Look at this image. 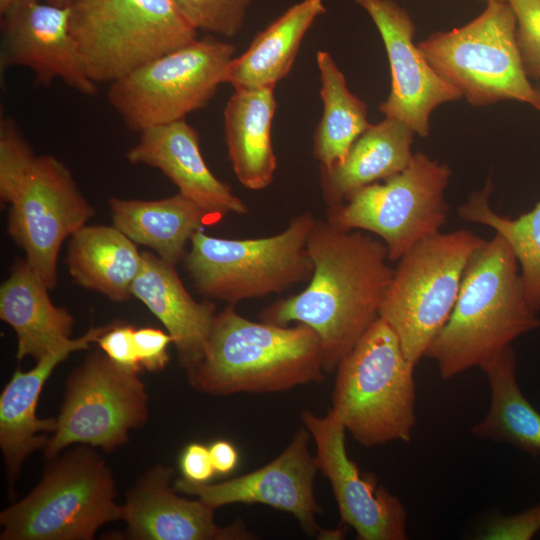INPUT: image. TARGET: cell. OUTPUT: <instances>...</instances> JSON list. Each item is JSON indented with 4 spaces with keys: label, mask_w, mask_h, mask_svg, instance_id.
<instances>
[{
    "label": "cell",
    "mask_w": 540,
    "mask_h": 540,
    "mask_svg": "<svg viewBox=\"0 0 540 540\" xmlns=\"http://www.w3.org/2000/svg\"><path fill=\"white\" fill-rule=\"evenodd\" d=\"M307 250L314 265L307 287L265 308L260 318L312 328L321 341L324 371L331 373L379 317L394 269L383 241L327 220H316Z\"/></svg>",
    "instance_id": "1"
},
{
    "label": "cell",
    "mask_w": 540,
    "mask_h": 540,
    "mask_svg": "<svg viewBox=\"0 0 540 540\" xmlns=\"http://www.w3.org/2000/svg\"><path fill=\"white\" fill-rule=\"evenodd\" d=\"M528 304L518 262L499 234L472 254L445 325L429 345L442 379L473 368L483 369L519 336L540 328Z\"/></svg>",
    "instance_id": "2"
},
{
    "label": "cell",
    "mask_w": 540,
    "mask_h": 540,
    "mask_svg": "<svg viewBox=\"0 0 540 540\" xmlns=\"http://www.w3.org/2000/svg\"><path fill=\"white\" fill-rule=\"evenodd\" d=\"M0 199L8 206L9 236L47 288H54L64 240L95 210L69 168L54 156L36 154L10 117L0 121Z\"/></svg>",
    "instance_id": "3"
},
{
    "label": "cell",
    "mask_w": 540,
    "mask_h": 540,
    "mask_svg": "<svg viewBox=\"0 0 540 540\" xmlns=\"http://www.w3.org/2000/svg\"><path fill=\"white\" fill-rule=\"evenodd\" d=\"M324 373L312 328L254 322L229 304L216 314L203 357L187 377L199 392L226 396L283 392L320 383Z\"/></svg>",
    "instance_id": "4"
},
{
    "label": "cell",
    "mask_w": 540,
    "mask_h": 540,
    "mask_svg": "<svg viewBox=\"0 0 540 540\" xmlns=\"http://www.w3.org/2000/svg\"><path fill=\"white\" fill-rule=\"evenodd\" d=\"M415 365L381 317L339 363L331 409L363 447L411 440L416 424Z\"/></svg>",
    "instance_id": "5"
},
{
    "label": "cell",
    "mask_w": 540,
    "mask_h": 540,
    "mask_svg": "<svg viewBox=\"0 0 540 540\" xmlns=\"http://www.w3.org/2000/svg\"><path fill=\"white\" fill-rule=\"evenodd\" d=\"M50 461L36 487L0 513L1 540H91L123 519L112 472L94 447L78 444Z\"/></svg>",
    "instance_id": "6"
},
{
    "label": "cell",
    "mask_w": 540,
    "mask_h": 540,
    "mask_svg": "<svg viewBox=\"0 0 540 540\" xmlns=\"http://www.w3.org/2000/svg\"><path fill=\"white\" fill-rule=\"evenodd\" d=\"M315 222L311 212L300 213L282 232L253 239L218 238L197 231L184 257L194 289L205 298L235 305L310 280L314 265L307 241Z\"/></svg>",
    "instance_id": "7"
},
{
    "label": "cell",
    "mask_w": 540,
    "mask_h": 540,
    "mask_svg": "<svg viewBox=\"0 0 540 540\" xmlns=\"http://www.w3.org/2000/svg\"><path fill=\"white\" fill-rule=\"evenodd\" d=\"M69 9L70 32L96 84L119 80L197 39L172 0H71Z\"/></svg>",
    "instance_id": "8"
},
{
    "label": "cell",
    "mask_w": 540,
    "mask_h": 540,
    "mask_svg": "<svg viewBox=\"0 0 540 540\" xmlns=\"http://www.w3.org/2000/svg\"><path fill=\"white\" fill-rule=\"evenodd\" d=\"M484 241L465 229L438 231L418 241L398 260L379 317L394 330L413 363L425 357L447 322L467 263Z\"/></svg>",
    "instance_id": "9"
},
{
    "label": "cell",
    "mask_w": 540,
    "mask_h": 540,
    "mask_svg": "<svg viewBox=\"0 0 540 540\" xmlns=\"http://www.w3.org/2000/svg\"><path fill=\"white\" fill-rule=\"evenodd\" d=\"M516 26L507 1L489 2L466 25L434 33L418 47L435 71L470 104L516 100L540 111V91L524 70Z\"/></svg>",
    "instance_id": "10"
},
{
    "label": "cell",
    "mask_w": 540,
    "mask_h": 540,
    "mask_svg": "<svg viewBox=\"0 0 540 540\" xmlns=\"http://www.w3.org/2000/svg\"><path fill=\"white\" fill-rule=\"evenodd\" d=\"M235 47L211 36L159 56L110 83L107 100L130 130L182 120L224 84Z\"/></svg>",
    "instance_id": "11"
},
{
    "label": "cell",
    "mask_w": 540,
    "mask_h": 540,
    "mask_svg": "<svg viewBox=\"0 0 540 540\" xmlns=\"http://www.w3.org/2000/svg\"><path fill=\"white\" fill-rule=\"evenodd\" d=\"M450 176L446 164L416 153L402 172L328 207L326 220L343 230L377 235L387 247L389 260L398 261L447 223L449 206L444 191Z\"/></svg>",
    "instance_id": "12"
},
{
    "label": "cell",
    "mask_w": 540,
    "mask_h": 540,
    "mask_svg": "<svg viewBox=\"0 0 540 540\" xmlns=\"http://www.w3.org/2000/svg\"><path fill=\"white\" fill-rule=\"evenodd\" d=\"M147 418L148 395L139 372L120 367L103 351L94 352L67 377L57 428L44 456L50 460L73 444L112 452Z\"/></svg>",
    "instance_id": "13"
},
{
    "label": "cell",
    "mask_w": 540,
    "mask_h": 540,
    "mask_svg": "<svg viewBox=\"0 0 540 540\" xmlns=\"http://www.w3.org/2000/svg\"><path fill=\"white\" fill-rule=\"evenodd\" d=\"M316 445L318 469L329 480L341 521L359 540H406L407 511L373 473H361L346 450V429L330 408L325 416L301 412Z\"/></svg>",
    "instance_id": "14"
},
{
    "label": "cell",
    "mask_w": 540,
    "mask_h": 540,
    "mask_svg": "<svg viewBox=\"0 0 540 540\" xmlns=\"http://www.w3.org/2000/svg\"><path fill=\"white\" fill-rule=\"evenodd\" d=\"M311 438L303 426L278 457L255 471L216 484L192 483L182 477L174 488L215 509L235 503L267 505L292 514L308 535L324 536L316 518L322 508L314 494L319 469L309 450Z\"/></svg>",
    "instance_id": "15"
},
{
    "label": "cell",
    "mask_w": 540,
    "mask_h": 540,
    "mask_svg": "<svg viewBox=\"0 0 540 540\" xmlns=\"http://www.w3.org/2000/svg\"><path fill=\"white\" fill-rule=\"evenodd\" d=\"M1 13L0 69L24 66L36 85L61 79L87 96L97 91L86 74L70 32V9L40 0H14Z\"/></svg>",
    "instance_id": "16"
},
{
    "label": "cell",
    "mask_w": 540,
    "mask_h": 540,
    "mask_svg": "<svg viewBox=\"0 0 540 540\" xmlns=\"http://www.w3.org/2000/svg\"><path fill=\"white\" fill-rule=\"evenodd\" d=\"M371 17L384 42L391 71V88L379 105L385 115L426 137L430 115L446 102L459 100L461 93L430 65L413 42L415 25L393 0H355Z\"/></svg>",
    "instance_id": "17"
},
{
    "label": "cell",
    "mask_w": 540,
    "mask_h": 540,
    "mask_svg": "<svg viewBox=\"0 0 540 540\" xmlns=\"http://www.w3.org/2000/svg\"><path fill=\"white\" fill-rule=\"evenodd\" d=\"M174 470L154 465L128 491L123 519L134 540H247L253 534L241 520L219 527L215 508L181 497L170 486Z\"/></svg>",
    "instance_id": "18"
},
{
    "label": "cell",
    "mask_w": 540,
    "mask_h": 540,
    "mask_svg": "<svg viewBox=\"0 0 540 540\" xmlns=\"http://www.w3.org/2000/svg\"><path fill=\"white\" fill-rule=\"evenodd\" d=\"M127 159L132 164L160 170L180 194L216 221L228 213H248L246 203L208 168L201 154L199 134L184 119L141 131L139 141L127 152Z\"/></svg>",
    "instance_id": "19"
},
{
    "label": "cell",
    "mask_w": 540,
    "mask_h": 540,
    "mask_svg": "<svg viewBox=\"0 0 540 540\" xmlns=\"http://www.w3.org/2000/svg\"><path fill=\"white\" fill-rule=\"evenodd\" d=\"M109 324L90 327L82 336L70 339L36 362L28 372L16 369L0 395V448L10 493L25 458L45 448L57 428L56 418L40 419L36 409L39 396L53 370L71 353L86 350L107 330Z\"/></svg>",
    "instance_id": "20"
},
{
    "label": "cell",
    "mask_w": 540,
    "mask_h": 540,
    "mask_svg": "<svg viewBox=\"0 0 540 540\" xmlns=\"http://www.w3.org/2000/svg\"><path fill=\"white\" fill-rule=\"evenodd\" d=\"M141 271L131 294L140 300L172 336L178 363L191 372L201 361L216 317V306L196 301L186 290L173 264L152 252H142Z\"/></svg>",
    "instance_id": "21"
},
{
    "label": "cell",
    "mask_w": 540,
    "mask_h": 540,
    "mask_svg": "<svg viewBox=\"0 0 540 540\" xmlns=\"http://www.w3.org/2000/svg\"><path fill=\"white\" fill-rule=\"evenodd\" d=\"M27 260L16 262L0 287V318L17 336L16 358L39 361L71 338L74 318L54 305Z\"/></svg>",
    "instance_id": "22"
},
{
    "label": "cell",
    "mask_w": 540,
    "mask_h": 540,
    "mask_svg": "<svg viewBox=\"0 0 540 540\" xmlns=\"http://www.w3.org/2000/svg\"><path fill=\"white\" fill-rule=\"evenodd\" d=\"M274 89H235L224 110L225 140L234 174L254 191L268 187L277 168L271 138L277 107Z\"/></svg>",
    "instance_id": "23"
},
{
    "label": "cell",
    "mask_w": 540,
    "mask_h": 540,
    "mask_svg": "<svg viewBox=\"0 0 540 540\" xmlns=\"http://www.w3.org/2000/svg\"><path fill=\"white\" fill-rule=\"evenodd\" d=\"M414 135L409 126L394 118L370 124L342 162L320 169L322 194L328 207L340 205L355 191L402 172L414 155Z\"/></svg>",
    "instance_id": "24"
},
{
    "label": "cell",
    "mask_w": 540,
    "mask_h": 540,
    "mask_svg": "<svg viewBox=\"0 0 540 540\" xmlns=\"http://www.w3.org/2000/svg\"><path fill=\"white\" fill-rule=\"evenodd\" d=\"M108 202L115 227L173 265L184 259L192 236L216 221L179 192L159 200L112 197Z\"/></svg>",
    "instance_id": "25"
},
{
    "label": "cell",
    "mask_w": 540,
    "mask_h": 540,
    "mask_svg": "<svg viewBox=\"0 0 540 540\" xmlns=\"http://www.w3.org/2000/svg\"><path fill=\"white\" fill-rule=\"evenodd\" d=\"M142 264L136 243L114 225H85L70 237L66 265L75 283L114 302L132 296Z\"/></svg>",
    "instance_id": "26"
},
{
    "label": "cell",
    "mask_w": 540,
    "mask_h": 540,
    "mask_svg": "<svg viewBox=\"0 0 540 540\" xmlns=\"http://www.w3.org/2000/svg\"><path fill=\"white\" fill-rule=\"evenodd\" d=\"M325 12L323 0L292 5L259 32L244 53L230 61L224 83L235 89L275 87L290 72L307 31Z\"/></svg>",
    "instance_id": "27"
},
{
    "label": "cell",
    "mask_w": 540,
    "mask_h": 540,
    "mask_svg": "<svg viewBox=\"0 0 540 540\" xmlns=\"http://www.w3.org/2000/svg\"><path fill=\"white\" fill-rule=\"evenodd\" d=\"M491 401L486 416L471 428L478 439L510 444L540 453V413L523 395L516 378V355L511 346L482 369Z\"/></svg>",
    "instance_id": "28"
},
{
    "label": "cell",
    "mask_w": 540,
    "mask_h": 540,
    "mask_svg": "<svg viewBox=\"0 0 540 540\" xmlns=\"http://www.w3.org/2000/svg\"><path fill=\"white\" fill-rule=\"evenodd\" d=\"M323 102L322 117L313 137V154L320 169L342 162L355 140L370 126L366 104L352 94L332 56L316 53Z\"/></svg>",
    "instance_id": "29"
},
{
    "label": "cell",
    "mask_w": 540,
    "mask_h": 540,
    "mask_svg": "<svg viewBox=\"0 0 540 540\" xmlns=\"http://www.w3.org/2000/svg\"><path fill=\"white\" fill-rule=\"evenodd\" d=\"M492 190L489 178L481 190L473 192L458 207V215L465 221L492 228L506 240L520 265L526 300L537 313L540 311V201L518 218L509 219L491 208Z\"/></svg>",
    "instance_id": "30"
},
{
    "label": "cell",
    "mask_w": 540,
    "mask_h": 540,
    "mask_svg": "<svg viewBox=\"0 0 540 540\" xmlns=\"http://www.w3.org/2000/svg\"><path fill=\"white\" fill-rule=\"evenodd\" d=\"M253 0H172L198 31L233 37L242 29Z\"/></svg>",
    "instance_id": "31"
},
{
    "label": "cell",
    "mask_w": 540,
    "mask_h": 540,
    "mask_svg": "<svg viewBox=\"0 0 540 540\" xmlns=\"http://www.w3.org/2000/svg\"><path fill=\"white\" fill-rule=\"evenodd\" d=\"M516 17V40L524 70L540 79V0H506Z\"/></svg>",
    "instance_id": "32"
},
{
    "label": "cell",
    "mask_w": 540,
    "mask_h": 540,
    "mask_svg": "<svg viewBox=\"0 0 540 540\" xmlns=\"http://www.w3.org/2000/svg\"><path fill=\"white\" fill-rule=\"evenodd\" d=\"M540 531V503L513 514L490 519L476 539L530 540Z\"/></svg>",
    "instance_id": "33"
},
{
    "label": "cell",
    "mask_w": 540,
    "mask_h": 540,
    "mask_svg": "<svg viewBox=\"0 0 540 540\" xmlns=\"http://www.w3.org/2000/svg\"><path fill=\"white\" fill-rule=\"evenodd\" d=\"M134 332L135 328L132 325L114 321L96 343L114 363L124 369L140 373L142 368L136 352Z\"/></svg>",
    "instance_id": "34"
},
{
    "label": "cell",
    "mask_w": 540,
    "mask_h": 540,
    "mask_svg": "<svg viewBox=\"0 0 540 540\" xmlns=\"http://www.w3.org/2000/svg\"><path fill=\"white\" fill-rule=\"evenodd\" d=\"M134 341L142 369L158 372L167 366L170 361L168 346L173 343V338L167 331L153 327L135 329Z\"/></svg>",
    "instance_id": "35"
},
{
    "label": "cell",
    "mask_w": 540,
    "mask_h": 540,
    "mask_svg": "<svg viewBox=\"0 0 540 540\" xmlns=\"http://www.w3.org/2000/svg\"><path fill=\"white\" fill-rule=\"evenodd\" d=\"M179 468L183 478L192 483H208L216 474L209 447L200 443H190L182 451Z\"/></svg>",
    "instance_id": "36"
},
{
    "label": "cell",
    "mask_w": 540,
    "mask_h": 540,
    "mask_svg": "<svg viewBox=\"0 0 540 540\" xmlns=\"http://www.w3.org/2000/svg\"><path fill=\"white\" fill-rule=\"evenodd\" d=\"M209 452L216 474L228 475L238 465V450L227 440L214 441L209 446Z\"/></svg>",
    "instance_id": "37"
},
{
    "label": "cell",
    "mask_w": 540,
    "mask_h": 540,
    "mask_svg": "<svg viewBox=\"0 0 540 540\" xmlns=\"http://www.w3.org/2000/svg\"><path fill=\"white\" fill-rule=\"evenodd\" d=\"M12 1L14 0H0V11L6 8ZM70 1L71 0H46L47 3L60 7L69 6Z\"/></svg>",
    "instance_id": "38"
},
{
    "label": "cell",
    "mask_w": 540,
    "mask_h": 540,
    "mask_svg": "<svg viewBox=\"0 0 540 540\" xmlns=\"http://www.w3.org/2000/svg\"><path fill=\"white\" fill-rule=\"evenodd\" d=\"M482 1L489 3V2H494V1H506V0H482Z\"/></svg>",
    "instance_id": "39"
},
{
    "label": "cell",
    "mask_w": 540,
    "mask_h": 540,
    "mask_svg": "<svg viewBox=\"0 0 540 540\" xmlns=\"http://www.w3.org/2000/svg\"><path fill=\"white\" fill-rule=\"evenodd\" d=\"M540 91V90H539Z\"/></svg>",
    "instance_id": "40"
}]
</instances>
